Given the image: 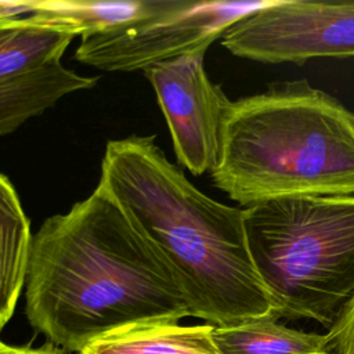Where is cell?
<instances>
[{"instance_id": "obj_1", "label": "cell", "mask_w": 354, "mask_h": 354, "mask_svg": "<svg viewBox=\"0 0 354 354\" xmlns=\"http://www.w3.org/2000/svg\"><path fill=\"white\" fill-rule=\"evenodd\" d=\"M25 314L50 342L77 353L126 326L189 317L169 267L100 185L33 235Z\"/></svg>"}, {"instance_id": "obj_2", "label": "cell", "mask_w": 354, "mask_h": 354, "mask_svg": "<svg viewBox=\"0 0 354 354\" xmlns=\"http://www.w3.org/2000/svg\"><path fill=\"white\" fill-rule=\"evenodd\" d=\"M98 185L169 267L191 317L212 326L277 318L250 254L243 209L199 191L153 136L108 141Z\"/></svg>"}, {"instance_id": "obj_3", "label": "cell", "mask_w": 354, "mask_h": 354, "mask_svg": "<svg viewBox=\"0 0 354 354\" xmlns=\"http://www.w3.org/2000/svg\"><path fill=\"white\" fill-rule=\"evenodd\" d=\"M212 177L243 207L354 195V112L306 79L231 101Z\"/></svg>"}, {"instance_id": "obj_4", "label": "cell", "mask_w": 354, "mask_h": 354, "mask_svg": "<svg viewBox=\"0 0 354 354\" xmlns=\"http://www.w3.org/2000/svg\"><path fill=\"white\" fill-rule=\"evenodd\" d=\"M243 223L277 318L329 329L354 295V195L261 202Z\"/></svg>"}, {"instance_id": "obj_5", "label": "cell", "mask_w": 354, "mask_h": 354, "mask_svg": "<svg viewBox=\"0 0 354 354\" xmlns=\"http://www.w3.org/2000/svg\"><path fill=\"white\" fill-rule=\"evenodd\" d=\"M272 0H177L169 11L127 28L83 39L75 59L108 72L145 69L209 46Z\"/></svg>"}, {"instance_id": "obj_6", "label": "cell", "mask_w": 354, "mask_h": 354, "mask_svg": "<svg viewBox=\"0 0 354 354\" xmlns=\"http://www.w3.org/2000/svg\"><path fill=\"white\" fill-rule=\"evenodd\" d=\"M221 44L263 64L354 58V1L272 0L231 26Z\"/></svg>"}, {"instance_id": "obj_7", "label": "cell", "mask_w": 354, "mask_h": 354, "mask_svg": "<svg viewBox=\"0 0 354 354\" xmlns=\"http://www.w3.org/2000/svg\"><path fill=\"white\" fill-rule=\"evenodd\" d=\"M205 50L192 51L144 69L166 118L178 163L199 176L214 169L221 126L230 100L207 77Z\"/></svg>"}, {"instance_id": "obj_8", "label": "cell", "mask_w": 354, "mask_h": 354, "mask_svg": "<svg viewBox=\"0 0 354 354\" xmlns=\"http://www.w3.org/2000/svg\"><path fill=\"white\" fill-rule=\"evenodd\" d=\"M177 0H29L36 24L88 39L160 15Z\"/></svg>"}, {"instance_id": "obj_9", "label": "cell", "mask_w": 354, "mask_h": 354, "mask_svg": "<svg viewBox=\"0 0 354 354\" xmlns=\"http://www.w3.org/2000/svg\"><path fill=\"white\" fill-rule=\"evenodd\" d=\"M97 84L57 64L46 69L0 82V136L17 130L30 118L53 108L62 97Z\"/></svg>"}, {"instance_id": "obj_10", "label": "cell", "mask_w": 354, "mask_h": 354, "mask_svg": "<svg viewBox=\"0 0 354 354\" xmlns=\"http://www.w3.org/2000/svg\"><path fill=\"white\" fill-rule=\"evenodd\" d=\"M79 354H221L213 326L178 322H145L93 340Z\"/></svg>"}, {"instance_id": "obj_11", "label": "cell", "mask_w": 354, "mask_h": 354, "mask_svg": "<svg viewBox=\"0 0 354 354\" xmlns=\"http://www.w3.org/2000/svg\"><path fill=\"white\" fill-rule=\"evenodd\" d=\"M32 238L18 194L0 173V329L10 321L25 286Z\"/></svg>"}, {"instance_id": "obj_12", "label": "cell", "mask_w": 354, "mask_h": 354, "mask_svg": "<svg viewBox=\"0 0 354 354\" xmlns=\"http://www.w3.org/2000/svg\"><path fill=\"white\" fill-rule=\"evenodd\" d=\"M73 36L29 17L0 21V82L61 64Z\"/></svg>"}, {"instance_id": "obj_13", "label": "cell", "mask_w": 354, "mask_h": 354, "mask_svg": "<svg viewBox=\"0 0 354 354\" xmlns=\"http://www.w3.org/2000/svg\"><path fill=\"white\" fill-rule=\"evenodd\" d=\"M221 354H330L328 335L292 329L275 317L232 326H213Z\"/></svg>"}, {"instance_id": "obj_14", "label": "cell", "mask_w": 354, "mask_h": 354, "mask_svg": "<svg viewBox=\"0 0 354 354\" xmlns=\"http://www.w3.org/2000/svg\"><path fill=\"white\" fill-rule=\"evenodd\" d=\"M326 335L332 354H354V295Z\"/></svg>"}, {"instance_id": "obj_15", "label": "cell", "mask_w": 354, "mask_h": 354, "mask_svg": "<svg viewBox=\"0 0 354 354\" xmlns=\"http://www.w3.org/2000/svg\"><path fill=\"white\" fill-rule=\"evenodd\" d=\"M24 14H30V4L28 1H12L0 0V21L7 18H18Z\"/></svg>"}, {"instance_id": "obj_16", "label": "cell", "mask_w": 354, "mask_h": 354, "mask_svg": "<svg viewBox=\"0 0 354 354\" xmlns=\"http://www.w3.org/2000/svg\"><path fill=\"white\" fill-rule=\"evenodd\" d=\"M0 354H59L51 348H29V347H12L0 344Z\"/></svg>"}, {"instance_id": "obj_17", "label": "cell", "mask_w": 354, "mask_h": 354, "mask_svg": "<svg viewBox=\"0 0 354 354\" xmlns=\"http://www.w3.org/2000/svg\"><path fill=\"white\" fill-rule=\"evenodd\" d=\"M0 344H1V342H0Z\"/></svg>"}]
</instances>
